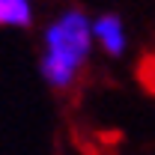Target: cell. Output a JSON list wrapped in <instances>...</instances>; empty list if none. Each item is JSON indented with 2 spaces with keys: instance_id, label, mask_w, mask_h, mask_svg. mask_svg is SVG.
Returning a JSON list of instances; mask_svg holds the SVG:
<instances>
[{
  "instance_id": "obj_1",
  "label": "cell",
  "mask_w": 155,
  "mask_h": 155,
  "mask_svg": "<svg viewBox=\"0 0 155 155\" xmlns=\"http://www.w3.org/2000/svg\"><path fill=\"white\" fill-rule=\"evenodd\" d=\"M93 18L84 9H63L42 33V57H39V75L42 81L66 93L84 75L90 54H93Z\"/></svg>"
},
{
  "instance_id": "obj_2",
  "label": "cell",
  "mask_w": 155,
  "mask_h": 155,
  "mask_svg": "<svg viewBox=\"0 0 155 155\" xmlns=\"http://www.w3.org/2000/svg\"><path fill=\"white\" fill-rule=\"evenodd\" d=\"M93 42L98 45V51L101 54H107V57H122L125 51H128V30H125V24L122 18L116 15V12H101L93 18Z\"/></svg>"
},
{
  "instance_id": "obj_3",
  "label": "cell",
  "mask_w": 155,
  "mask_h": 155,
  "mask_svg": "<svg viewBox=\"0 0 155 155\" xmlns=\"http://www.w3.org/2000/svg\"><path fill=\"white\" fill-rule=\"evenodd\" d=\"M36 18L33 0H0V27L27 30Z\"/></svg>"
}]
</instances>
